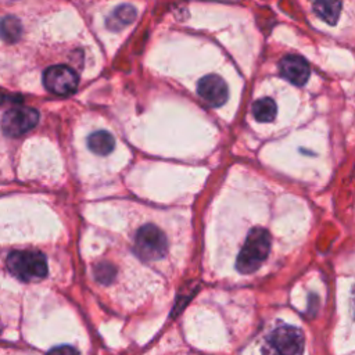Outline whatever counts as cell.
<instances>
[{"instance_id": "6da1fadb", "label": "cell", "mask_w": 355, "mask_h": 355, "mask_svg": "<svg viewBox=\"0 0 355 355\" xmlns=\"http://www.w3.org/2000/svg\"><path fill=\"white\" fill-rule=\"evenodd\" d=\"M270 250V234L266 229L254 227L245 237L244 245L241 247L236 268L240 273H252L255 272L268 258Z\"/></svg>"}, {"instance_id": "7a4b0ae2", "label": "cell", "mask_w": 355, "mask_h": 355, "mask_svg": "<svg viewBox=\"0 0 355 355\" xmlns=\"http://www.w3.org/2000/svg\"><path fill=\"white\" fill-rule=\"evenodd\" d=\"M8 270L21 280L33 282L47 275V261L43 254L35 251H14L7 257Z\"/></svg>"}, {"instance_id": "3957f363", "label": "cell", "mask_w": 355, "mask_h": 355, "mask_svg": "<svg viewBox=\"0 0 355 355\" xmlns=\"http://www.w3.org/2000/svg\"><path fill=\"white\" fill-rule=\"evenodd\" d=\"M135 250L144 261H158L166 254V237L157 226L144 225L136 233Z\"/></svg>"}, {"instance_id": "277c9868", "label": "cell", "mask_w": 355, "mask_h": 355, "mask_svg": "<svg viewBox=\"0 0 355 355\" xmlns=\"http://www.w3.org/2000/svg\"><path fill=\"white\" fill-rule=\"evenodd\" d=\"M43 83L49 92L57 96H68L76 90L79 78L67 65H53L44 71Z\"/></svg>"}, {"instance_id": "5b68a950", "label": "cell", "mask_w": 355, "mask_h": 355, "mask_svg": "<svg viewBox=\"0 0 355 355\" xmlns=\"http://www.w3.org/2000/svg\"><path fill=\"white\" fill-rule=\"evenodd\" d=\"M39 112L29 107H17L8 110L1 119V129L8 136H21L33 129L39 122Z\"/></svg>"}, {"instance_id": "8992f818", "label": "cell", "mask_w": 355, "mask_h": 355, "mask_svg": "<svg viewBox=\"0 0 355 355\" xmlns=\"http://www.w3.org/2000/svg\"><path fill=\"white\" fill-rule=\"evenodd\" d=\"M268 341L279 354L297 355L304 351V334L294 326H280L275 329Z\"/></svg>"}, {"instance_id": "52a82bcc", "label": "cell", "mask_w": 355, "mask_h": 355, "mask_svg": "<svg viewBox=\"0 0 355 355\" xmlns=\"http://www.w3.org/2000/svg\"><path fill=\"white\" fill-rule=\"evenodd\" d=\"M198 96L211 107H220L226 103L229 90L226 82L218 75H207L197 85Z\"/></svg>"}, {"instance_id": "ba28073f", "label": "cell", "mask_w": 355, "mask_h": 355, "mask_svg": "<svg viewBox=\"0 0 355 355\" xmlns=\"http://www.w3.org/2000/svg\"><path fill=\"white\" fill-rule=\"evenodd\" d=\"M280 75L291 82L293 85L302 86L309 78V65L301 55L290 54L280 60L279 62Z\"/></svg>"}, {"instance_id": "9c48e42d", "label": "cell", "mask_w": 355, "mask_h": 355, "mask_svg": "<svg viewBox=\"0 0 355 355\" xmlns=\"http://www.w3.org/2000/svg\"><path fill=\"white\" fill-rule=\"evenodd\" d=\"M136 15H137V11L133 6L122 4L108 15L105 24L111 31H119L130 25L136 19Z\"/></svg>"}, {"instance_id": "30bf717a", "label": "cell", "mask_w": 355, "mask_h": 355, "mask_svg": "<svg viewBox=\"0 0 355 355\" xmlns=\"http://www.w3.org/2000/svg\"><path fill=\"white\" fill-rule=\"evenodd\" d=\"M87 146H89V148L94 154H97V155H107V154H110L114 150L115 140H114V137L108 132L98 130V132H94V133H92L89 136Z\"/></svg>"}, {"instance_id": "8fae6325", "label": "cell", "mask_w": 355, "mask_h": 355, "mask_svg": "<svg viewBox=\"0 0 355 355\" xmlns=\"http://www.w3.org/2000/svg\"><path fill=\"white\" fill-rule=\"evenodd\" d=\"M313 11L329 25H334L341 12V3L338 0H316Z\"/></svg>"}, {"instance_id": "7c38bea8", "label": "cell", "mask_w": 355, "mask_h": 355, "mask_svg": "<svg viewBox=\"0 0 355 355\" xmlns=\"http://www.w3.org/2000/svg\"><path fill=\"white\" fill-rule=\"evenodd\" d=\"M252 114L258 122H272L276 116V104L269 97L259 98L252 104Z\"/></svg>"}, {"instance_id": "4fadbf2b", "label": "cell", "mask_w": 355, "mask_h": 355, "mask_svg": "<svg viewBox=\"0 0 355 355\" xmlns=\"http://www.w3.org/2000/svg\"><path fill=\"white\" fill-rule=\"evenodd\" d=\"M21 32H22L21 22L15 17L8 15L0 21V36L7 43L17 42L21 36Z\"/></svg>"}, {"instance_id": "5bb4252c", "label": "cell", "mask_w": 355, "mask_h": 355, "mask_svg": "<svg viewBox=\"0 0 355 355\" xmlns=\"http://www.w3.org/2000/svg\"><path fill=\"white\" fill-rule=\"evenodd\" d=\"M112 268L108 265H100L96 269V275H97V280H100L101 283H108L110 279L112 277Z\"/></svg>"}, {"instance_id": "9a60e30c", "label": "cell", "mask_w": 355, "mask_h": 355, "mask_svg": "<svg viewBox=\"0 0 355 355\" xmlns=\"http://www.w3.org/2000/svg\"><path fill=\"white\" fill-rule=\"evenodd\" d=\"M354 318H355V313H354Z\"/></svg>"}]
</instances>
